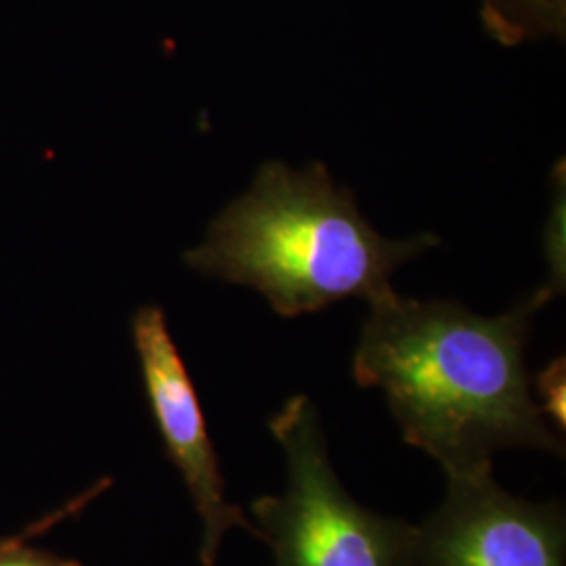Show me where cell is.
Returning <instances> with one entry per match:
<instances>
[{
  "instance_id": "3",
  "label": "cell",
  "mask_w": 566,
  "mask_h": 566,
  "mask_svg": "<svg viewBox=\"0 0 566 566\" xmlns=\"http://www.w3.org/2000/svg\"><path fill=\"white\" fill-rule=\"evenodd\" d=\"M285 486L252 502L273 566H409L411 525L357 504L338 481L313 401L296 395L271 418Z\"/></svg>"
},
{
  "instance_id": "6",
  "label": "cell",
  "mask_w": 566,
  "mask_h": 566,
  "mask_svg": "<svg viewBox=\"0 0 566 566\" xmlns=\"http://www.w3.org/2000/svg\"><path fill=\"white\" fill-rule=\"evenodd\" d=\"M486 34L504 46L566 36V0H481Z\"/></svg>"
},
{
  "instance_id": "4",
  "label": "cell",
  "mask_w": 566,
  "mask_h": 566,
  "mask_svg": "<svg viewBox=\"0 0 566 566\" xmlns=\"http://www.w3.org/2000/svg\"><path fill=\"white\" fill-rule=\"evenodd\" d=\"M563 507L510 495L493 474L447 479V495L411 526L409 566H565Z\"/></svg>"
},
{
  "instance_id": "5",
  "label": "cell",
  "mask_w": 566,
  "mask_h": 566,
  "mask_svg": "<svg viewBox=\"0 0 566 566\" xmlns=\"http://www.w3.org/2000/svg\"><path fill=\"white\" fill-rule=\"evenodd\" d=\"M133 340L142 364L143 386L170 462L181 472L202 518L200 558L214 565L224 535L240 526L259 537L242 510L227 502L224 479L208 434L200 399L160 306H142L133 317Z\"/></svg>"
},
{
  "instance_id": "10",
  "label": "cell",
  "mask_w": 566,
  "mask_h": 566,
  "mask_svg": "<svg viewBox=\"0 0 566 566\" xmlns=\"http://www.w3.org/2000/svg\"><path fill=\"white\" fill-rule=\"evenodd\" d=\"M30 539H21L18 544L7 547L0 554V566H82L76 560L61 558L57 554L42 552L39 547L28 546Z\"/></svg>"
},
{
  "instance_id": "9",
  "label": "cell",
  "mask_w": 566,
  "mask_h": 566,
  "mask_svg": "<svg viewBox=\"0 0 566 566\" xmlns=\"http://www.w3.org/2000/svg\"><path fill=\"white\" fill-rule=\"evenodd\" d=\"M105 486H107V481H103V483H99V485L93 486L91 491H86V493L81 495V497L72 500L70 504H65V506L60 507L57 512H53V514H46L44 518L36 521L34 525L28 526L25 531H21V533H18V535H13V537H7V539H0V554H2L7 547H11L13 544L21 542V539H34L36 535L46 533L49 528H53V526L60 525L61 521H65L67 516H72V514H78L82 507L86 506V504H88L93 497H97V495L102 493Z\"/></svg>"
},
{
  "instance_id": "8",
  "label": "cell",
  "mask_w": 566,
  "mask_h": 566,
  "mask_svg": "<svg viewBox=\"0 0 566 566\" xmlns=\"http://www.w3.org/2000/svg\"><path fill=\"white\" fill-rule=\"evenodd\" d=\"M566 367L565 359H554L547 365L546 369L537 376V392L542 397V411L544 416H549L554 424H560V430H565L566 422Z\"/></svg>"
},
{
  "instance_id": "1",
  "label": "cell",
  "mask_w": 566,
  "mask_h": 566,
  "mask_svg": "<svg viewBox=\"0 0 566 566\" xmlns=\"http://www.w3.org/2000/svg\"><path fill=\"white\" fill-rule=\"evenodd\" d=\"M369 306L353 376L385 392L405 443L447 479L493 474V455L507 447L565 453L526 371V336L542 308L533 294L497 317L397 292Z\"/></svg>"
},
{
  "instance_id": "2",
  "label": "cell",
  "mask_w": 566,
  "mask_h": 566,
  "mask_svg": "<svg viewBox=\"0 0 566 566\" xmlns=\"http://www.w3.org/2000/svg\"><path fill=\"white\" fill-rule=\"evenodd\" d=\"M439 243L432 233L380 235L324 164L294 170L266 163L250 189L210 223L203 242L185 254V264L252 287L277 315L298 317L346 298H385L395 292L392 273Z\"/></svg>"
},
{
  "instance_id": "7",
  "label": "cell",
  "mask_w": 566,
  "mask_h": 566,
  "mask_svg": "<svg viewBox=\"0 0 566 566\" xmlns=\"http://www.w3.org/2000/svg\"><path fill=\"white\" fill-rule=\"evenodd\" d=\"M552 206L544 227V261L547 266V280L533 296L546 306L549 301L565 294L566 287V172L565 160L556 163L552 172Z\"/></svg>"
}]
</instances>
